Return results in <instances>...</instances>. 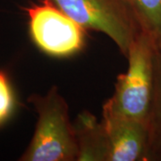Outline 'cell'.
<instances>
[{
	"label": "cell",
	"mask_w": 161,
	"mask_h": 161,
	"mask_svg": "<svg viewBox=\"0 0 161 161\" xmlns=\"http://www.w3.org/2000/svg\"><path fill=\"white\" fill-rule=\"evenodd\" d=\"M102 121L108 138V161L147 160L149 132L146 124L116 117Z\"/></svg>",
	"instance_id": "5"
},
{
	"label": "cell",
	"mask_w": 161,
	"mask_h": 161,
	"mask_svg": "<svg viewBox=\"0 0 161 161\" xmlns=\"http://www.w3.org/2000/svg\"><path fill=\"white\" fill-rule=\"evenodd\" d=\"M142 30L161 43V0H127Z\"/></svg>",
	"instance_id": "8"
},
{
	"label": "cell",
	"mask_w": 161,
	"mask_h": 161,
	"mask_svg": "<svg viewBox=\"0 0 161 161\" xmlns=\"http://www.w3.org/2000/svg\"><path fill=\"white\" fill-rule=\"evenodd\" d=\"M15 107L14 93L6 72L0 70V126L11 116Z\"/></svg>",
	"instance_id": "9"
},
{
	"label": "cell",
	"mask_w": 161,
	"mask_h": 161,
	"mask_svg": "<svg viewBox=\"0 0 161 161\" xmlns=\"http://www.w3.org/2000/svg\"><path fill=\"white\" fill-rule=\"evenodd\" d=\"M78 145V161H108V138L103 121L89 111L78 115L73 124Z\"/></svg>",
	"instance_id": "6"
},
{
	"label": "cell",
	"mask_w": 161,
	"mask_h": 161,
	"mask_svg": "<svg viewBox=\"0 0 161 161\" xmlns=\"http://www.w3.org/2000/svg\"><path fill=\"white\" fill-rule=\"evenodd\" d=\"M155 41L142 31L127 55L128 69L117 78L113 96L103 106V118L138 121L148 125L154 83Z\"/></svg>",
	"instance_id": "1"
},
{
	"label": "cell",
	"mask_w": 161,
	"mask_h": 161,
	"mask_svg": "<svg viewBox=\"0 0 161 161\" xmlns=\"http://www.w3.org/2000/svg\"><path fill=\"white\" fill-rule=\"evenodd\" d=\"M38 114L33 136L20 157L21 161H75L78 145L74 125L70 122L68 105L53 86L45 95L28 98Z\"/></svg>",
	"instance_id": "2"
},
{
	"label": "cell",
	"mask_w": 161,
	"mask_h": 161,
	"mask_svg": "<svg viewBox=\"0 0 161 161\" xmlns=\"http://www.w3.org/2000/svg\"><path fill=\"white\" fill-rule=\"evenodd\" d=\"M84 29L108 36L127 58L142 31L127 0H48Z\"/></svg>",
	"instance_id": "3"
},
{
	"label": "cell",
	"mask_w": 161,
	"mask_h": 161,
	"mask_svg": "<svg viewBox=\"0 0 161 161\" xmlns=\"http://www.w3.org/2000/svg\"><path fill=\"white\" fill-rule=\"evenodd\" d=\"M29 32L40 51L54 58L76 54L84 45V28L48 0L26 8Z\"/></svg>",
	"instance_id": "4"
},
{
	"label": "cell",
	"mask_w": 161,
	"mask_h": 161,
	"mask_svg": "<svg viewBox=\"0 0 161 161\" xmlns=\"http://www.w3.org/2000/svg\"><path fill=\"white\" fill-rule=\"evenodd\" d=\"M147 160H161V43L155 46L154 83L148 118Z\"/></svg>",
	"instance_id": "7"
}]
</instances>
